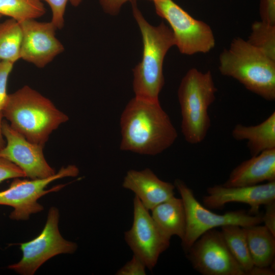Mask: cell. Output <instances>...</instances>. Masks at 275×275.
Here are the masks:
<instances>
[{"instance_id": "28", "label": "cell", "mask_w": 275, "mask_h": 275, "mask_svg": "<svg viewBox=\"0 0 275 275\" xmlns=\"http://www.w3.org/2000/svg\"><path fill=\"white\" fill-rule=\"evenodd\" d=\"M260 14L261 21L275 24V0H261Z\"/></svg>"}, {"instance_id": "25", "label": "cell", "mask_w": 275, "mask_h": 275, "mask_svg": "<svg viewBox=\"0 0 275 275\" xmlns=\"http://www.w3.org/2000/svg\"><path fill=\"white\" fill-rule=\"evenodd\" d=\"M14 64L7 61H0V113H2L8 98L7 81Z\"/></svg>"}, {"instance_id": "23", "label": "cell", "mask_w": 275, "mask_h": 275, "mask_svg": "<svg viewBox=\"0 0 275 275\" xmlns=\"http://www.w3.org/2000/svg\"><path fill=\"white\" fill-rule=\"evenodd\" d=\"M246 40L270 59L275 60V24L262 21L254 22Z\"/></svg>"}, {"instance_id": "10", "label": "cell", "mask_w": 275, "mask_h": 275, "mask_svg": "<svg viewBox=\"0 0 275 275\" xmlns=\"http://www.w3.org/2000/svg\"><path fill=\"white\" fill-rule=\"evenodd\" d=\"M126 242L146 267L152 270L160 254L170 246L171 238L158 228L149 210L135 196L133 199V218L130 229L124 233Z\"/></svg>"}, {"instance_id": "4", "label": "cell", "mask_w": 275, "mask_h": 275, "mask_svg": "<svg viewBox=\"0 0 275 275\" xmlns=\"http://www.w3.org/2000/svg\"><path fill=\"white\" fill-rule=\"evenodd\" d=\"M218 69L222 75L234 78L264 99L275 100V60L246 40L233 39L219 54Z\"/></svg>"}, {"instance_id": "16", "label": "cell", "mask_w": 275, "mask_h": 275, "mask_svg": "<svg viewBox=\"0 0 275 275\" xmlns=\"http://www.w3.org/2000/svg\"><path fill=\"white\" fill-rule=\"evenodd\" d=\"M275 181V149L264 151L234 168L225 186H246Z\"/></svg>"}, {"instance_id": "17", "label": "cell", "mask_w": 275, "mask_h": 275, "mask_svg": "<svg viewBox=\"0 0 275 275\" xmlns=\"http://www.w3.org/2000/svg\"><path fill=\"white\" fill-rule=\"evenodd\" d=\"M231 135L235 140L246 141L252 156L275 149V112L257 125L237 124L232 130Z\"/></svg>"}, {"instance_id": "6", "label": "cell", "mask_w": 275, "mask_h": 275, "mask_svg": "<svg viewBox=\"0 0 275 275\" xmlns=\"http://www.w3.org/2000/svg\"><path fill=\"white\" fill-rule=\"evenodd\" d=\"M181 196L186 215V229L181 245L186 252L205 232L217 227L229 225L242 227L262 223V213L252 215L243 210L228 211L223 214L215 213L201 204L193 190L180 179L174 183Z\"/></svg>"}, {"instance_id": "19", "label": "cell", "mask_w": 275, "mask_h": 275, "mask_svg": "<svg viewBox=\"0 0 275 275\" xmlns=\"http://www.w3.org/2000/svg\"><path fill=\"white\" fill-rule=\"evenodd\" d=\"M254 266L270 267L274 263L275 235L264 225L243 227Z\"/></svg>"}, {"instance_id": "24", "label": "cell", "mask_w": 275, "mask_h": 275, "mask_svg": "<svg viewBox=\"0 0 275 275\" xmlns=\"http://www.w3.org/2000/svg\"><path fill=\"white\" fill-rule=\"evenodd\" d=\"M46 2L51 11V21L57 29H62L64 26V15L67 3L69 2L73 6L77 7L82 0H41Z\"/></svg>"}, {"instance_id": "32", "label": "cell", "mask_w": 275, "mask_h": 275, "mask_svg": "<svg viewBox=\"0 0 275 275\" xmlns=\"http://www.w3.org/2000/svg\"><path fill=\"white\" fill-rule=\"evenodd\" d=\"M3 115L0 113V150L4 147L6 145V142L4 140V136L2 131V123H3Z\"/></svg>"}, {"instance_id": "9", "label": "cell", "mask_w": 275, "mask_h": 275, "mask_svg": "<svg viewBox=\"0 0 275 275\" xmlns=\"http://www.w3.org/2000/svg\"><path fill=\"white\" fill-rule=\"evenodd\" d=\"M79 172L76 166L69 165L62 167L54 175L46 178H14L7 189L0 191V205L13 208L9 215L11 219L28 220L31 214L44 209L43 206L38 202L39 199L48 193L58 191L67 185L60 184L45 189L51 182L64 177H76Z\"/></svg>"}, {"instance_id": "26", "label": "cell", "mask_w": 275, "mask_h": 275, "mask_svg": "<svg viewBox=\"0 0 275 275\" xmlns=\"http://www.w3.org/2000/svg\"><path fill=\"white\" fill-rule=\"evenodd\" d=\"M26 177L25 173L11 161L0 157V183L9 179Z\"/></svg>"}, {"instance_id": "31", "label": "cell", "mask_w": 275, "mask_h": 275, "mask_svg": "<svg viewBox=\"0 0 275 275\" xmlns=\"http://www.w3.org/2000/svg\"><path fill=\"white\" fill-rule=\"evenodd\" d=\"M275 270L270 267L254 266L247 273L248 275H274Z\"/></svg>"}, {"instance_id": "22", "label": "cell", "mask_w": 275, "mask_h": 275, "mask_svg": "<svg viewBox=\"0 0 275 275\" xmlns=\"http://www.w3.org/2000/svg\"><path fill=\"white\" fill-rule=\"evenodd\" d=\"M45 8L41 0H0V14L21 22L36 19L44 15Z\"/></svg>"}, {"instance_id": "7", "label": "cell", "mask_w": 275, "mask_h": 275, "mask_svg": "<svg viewBox=\"0 0 275 275\" xmlns=\"http://www.w3.org/2000/svg\"><path fill=\"white\" fill-rule=\"evenodd\" d=\"M157 14L170 24L175 45L184 54L207 53L215 46V41L210 26L195 19L173 0H150Z\"/></svg>"}, {"instance_id": "11", "label": "cell", "mask_w": 275, "mask_h": 275, "mask_svg": "<svg viewBox=\"0 0 275 275\" xmlns=\"http://www.w3.org/2000/svg\"><path fill=\"white\" fill-rule=\"evenodd\" d=\"M185 253L193 268L203 275H245L215 229L203 234Z\"/></svg>"}, {"instance_id": "13", "label": "cell", "mask_w": 275, "mask_h": 275, "mask_svg": "<svg viewBox=\"0 0 275 275\" xmlns=\"http://www.w3.org/2000/svg\"><path fill=\"white\" fill-rule=\"evenodd\" d=\"M22 31L20 59L42 68L63 52L64 47L56 36L50 21L29 19L20 22Z\"/></svg>"}, {"instance_id": "2", "label": "cell", "mask_w": 275, "mask_h": 275, "mask_svg": "<svg viewBox=\"0 0 275 275\" xmlns=\"http://www.w3.org/2000/svg\"><path fill=\"white\" fill-rule=\"evenodd\" d=\"M2 114L26 140L43 146L50 134L69 120L51 100L26 85L8 95Z\"/></svg>"}, {"instance_id": "21", "label": "cell", "mask_w": 275, "mask_h": 275, "mask_svg": "<svg viewBox=\"0 0 275 275\" xmlns=\"http://www.w3.org/2000/svg\"><path fill=\"white\" fill-rule=\"evenodd\" d=\"M22 31L19 22L10 18L0 23V61L14 64L20 59Z\"/></svg>"}, {"instance_id": "14", "label": "cell", "mask_w": 275, "mask_h": 275, "mask_svg": "<svg viewBox=\"0 0 275 275\" xmlns=\"http://www.w3.org/2000/svg\"><path fill=\"white\" fill-rule=\"evenodd\" d=\"M207 194L202 201L208 209H221L228 203L238 202L250 206L249 214L257 215L261 206L275 201V181L246 186L215 185L207 188Z\"/></svg>"}, {"instance_id": "5", "label": "cell", "mask_w": 275, "mask_h": 275, "mask_svg": "<svg viewBox=\"0 0 275 275\" xmlns=\"http://www.w3.org/2000/svg\"><path fill=\"white\" fill-rule=\"evenodd\" d=\"M217 92L210 71L202 72L193 68L182 79L178 90L181 108V132L190 144L201 143L211 126L208 109Z\"/></svg>"}, {"instance_id": "12", "label": "cell", "mask_w": 275, "mask_h": 275, "mask_svg": "<svg viewBox=\"0 0 275 275\" xmlns=\"http://www.w3.org/2000/svg\"><path fill=\"white\" fill-rule=\"evenodd\" d=\"M2 131L6 143L0 150V157L16 164L31 179L46 178L56 173L45 158L43 146L29 141L5 121Z\"/></svg>"}, {"instance_id": "20", "label": "cell", "mask_w": 275, "mask_h": 275, "mask_svg": "<svg viewBox=\"0 0 275 275\" xmlns=\"http://www.w3.org/2000/svg\"><path fill=\"white\" fill-rule=\"evenodd\" d=\"M221 232L230 253L246 274L254 265L243 227L235 225H226L221 227Z\"/></svg>"}, {"instance_id": "3", "label": "cell", "mask_w": 275, "mask_h": 275, "mask_svg": "<svg viewBox=\"0 0 275 275\" xmlns=\"http://www.w3.org/2000/svg\"><path fill=\"white\" fill-rule=\"evenodd\" d=\"M133 15L141 32L143 43L142 61L133 69V90L135 97L159 101V94L164 85L163 63L175 40L171 29L163 22L152 26L138 8L136 0L131 1Z\"/></svg>"}, {"instance_id": "1", "label": "cell", "mask_w": 275, "mask_h": 275, "mask_svg": "<svg viewBox=\"0 0 275 275\" xmlns=\"http://www.w3.org/2000/svg\"><path fill=\"white\" fill-rule=\"evenodd\" d=\"M122 151L155 155L170 147L177 132L159 101L134 97L126 105L120 118Z\"/></svg>"}, {"instance_id": "18", "label": "cell", "mask_w": 275, "mask_h": 275, "mask_svg": "<svg viewBox=\"0 0 275 275\" xmlns=\"http://www.w3.org/2000/svg\"><path fill=\"white\" fill-rule=\"evenodd\" d=\"M151 216L158 228L167 237L176 235L182 241L186 229V215L181 198L175 196L152 210Z\"/></svg>"}, {"instance_id": "29", "label": "cell", "mask_w": 275, "mask_h": 275, "mask_svg": "<svg viewBox=\"0 0 275 275\" xmlns=\"http://www.w3.org/2000/svg\"><path fill=\"white\" fill-rule=\"evenodd\" d=\"M265 210L262 214V223L275 235V201L265 205Z\"/></svg>"}, {"instance_id": "8", "label": "cell", "mask_w": 275, "mask_h": 275, "mask_svg": "<svg viewBox=\"0 0 275 275\" xmlns=\"http://www.w3.org/2000/svg\"><path fill=\"white\" fill-rule=\"evenodd\" d=\"M59 217L58 209L50 207L43 229L34 239L19 244L22 258L17 263L9 265V269L22 275H33L49 259L76 251L77 244L61 235L58 227Z\"/></svg>"}, {"instance_id": "27", "label": "cell", "mask_w": 275, "mask_h": 275, "mask_svg": "<svg viewBox=\"0 0 275 275\" xmlns=\"http://www.w3.org/2000/svg\"><path fill=\"white\" fill-rule=\"evenodd\" d=\"M146 266L144 263L138 257L134 255L116 272L117 275H145Z\"/></svg>"}, {"instance_id": "15", "label": "cell", "mask_w": 275, "mask_h": 275, "mask_svg": "<svg viewBox=\"0 0 275 275\" xmlns=\"http://www.w3.org/2000/svg\"><path fill=\"white\" fill-rule=\"evenodd\" d=\"M122 186L133 192L149 211L175 195L174 184L161 180L149 168L129 170Z\"/></svg>"}, {"instance_id": "30", "label": "cell", "mask_w": 275, "mask_h": 275, "mask_svg": "<svg viewBox=\"0 0 275 275\" xmlns=\"http://www.w3.org/2000/svg\"><path fill=\"white\" fill-rule=\"evenodd\" d=\"M128 1L133 0H99V2L104 12L114 15L118 14L122 6Z\"/></svg>"}, {"instance_id": "33", "label": "cell", "mask_w": 275, "mask_h": 275, "mask_svg": "<svg viewBox=\"0 0 275 275\" xmlns=\"http://www.w3.org/2000/svg\"><path fill=\"white\" fill-rule=\"evenodd\" d=\"M3 16L2 15L0 14V19L1 18V17H2Z\"/></svg>"}]
</instances>
